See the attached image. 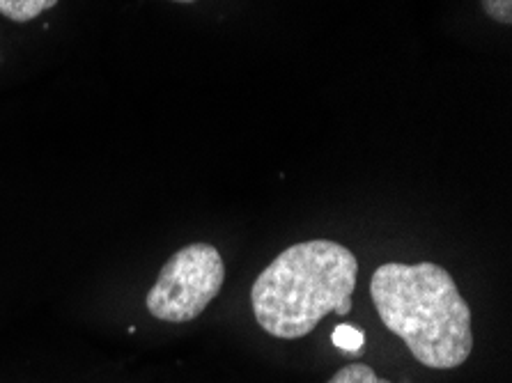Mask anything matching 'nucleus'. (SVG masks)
<instances>
[{"label":"nucleus","instance_id":"4","mask_svg":"<svg viewBox=\"0 0 512 383\" xmlns=\"http://www.w3.org/2000/svg\"><path fill=\"white\" fill-rule=\"evenodd\" d=\"M58 0H0V14L10 21L26 23L40 17L42 12L56 7Z\"/></svg>","mask_w":512,"mask_h":383},{"label":"nucleus","instance_id":"1","mask_svg":"<svg viewBox=\"0 0 512 383\" xmlns=\"http://www.w3.org/2000/svg\"><path fill=\"white\" fill-rule=\"evenodd\" d=\"M377 315L430 370H453L473 351L471 308L451 273L432 262H386L370 280Z\"/></svg>","mask_w":512,"mask_h":383},{"label":"nucleus","instance_id":"3","mask_svg":"<svg viewBox=\"0 0 512 383\" xmlns=\"http://www.w3.org/2000/svg\"><path fill=\"white\" fill-rule=\"evenodd\" d=\"M226 267L212 244H189L161 267L145 306L159 322L186 324L200 317L219 296Z\"/></svg>","mask_w":512,"mask_h":383},{"label":"nucleus","instance_id":"8","mask_svg":"<svg viewBox=\"0 0 512 383\" xmlns=\"http://www.w3.org/2000/svg\"><path fill=\"white\" fill-rule=\"evenodd\" d=\"M173 3H196V0H173Z\"/></svg>","mask_w":512,"mask_h":383},{"label":"nucleus","instance_id":"7","mask_svg":"<svg viewBox=\"0 0 512 383\" xmlns=\"http://www.w3.org/2000/svg\"><path fill=\"white\" fill-rule=\"evenodd\" d=\"M485 14L496 23L510 26L512 23V0H480Z\"/></svg>","mask_w":512,"mask_h":383},{"label":"nucleus","instance_id":"6","mask_svg":"<svg viewBox=\"0 0 512 383\" xmlns=\"http://www.w3.org/2000/svg\"><path fill=\"white\" fill-rule=\"evenodd\" d=\"M331 340L338 349L352 351V354H356V351L363 347V342H366V335H363V331H359V328H354L349 324H340V326H336V331L331 333Z\"/></svg>","mask_w":512,"mask_h":383},{"label":"nucleus","instance_id":"2","mask_svg":"<svg viewBox=\"0 0 512 383\" xmlns=\"http://www.w3.org/2000/svg\"><path fill=\"white\" fill-rule=\"evenodd\" d=\"M356 276L359 260L336 241L313 239L285 248L255 278V322L278 340L306 338L331 312L349 315Z\"/></svg>","mask_w":512,"mask_h":383},{"label":"nucleus","instance_id":"5","mask_svg":"<svg viewBox=\"0 0 512 383\" xmlns=\"http://www.w3.org/2000/svg\"><path fill=\"white\" fill-rule=\"evenodd\" d=\"M327 383H391L389 379L377 377L375 370L366 363H349L338 370Z\"/></svg>","mask_w":512,"mask_h":383}]
</instances>
